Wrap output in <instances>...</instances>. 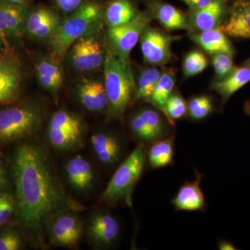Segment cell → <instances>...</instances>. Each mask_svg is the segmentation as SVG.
<instances>
[{
  "instance_id": "obj_1",
  "label": "cell",
  "mask_w": 250,
  "mask_h": 250,
  "mask_svg": "<svg viewBox=\"0 0 250 250\" xmlns=\"http://www.w3.org/2000/svg\"><path fill=\"white\" fill-rule=\"evenodd\" d=\"M16 216L24 229L37 231L51 215L67 205L42 152L32 145H21L12 159Z\"/></svg>"
},
{
  "instance_id": "obj_2",
  "label": "cell",
  "mask_w": 250,
  "mask_h": 250,
  "mask_svg": "<svg viewBox=\"0 0 250 250\" xmlns=\"http://www.w3.org/2000/svg\"><path fill=\"white\" fill-rule=\"evenodd\" d=\"M103 17L101 8L95 3L83 4L61 22L53 35L49 39V46L55 57L62 59L74 42L96 29Z\"/></svg>"
},
{
  "instance_id": "obj_3",
  "label": "cell",
  "mask_w": 250,
  "mask_h": 250,
  "mask_svg": "<svg viewBox=\"0 0 250 250\" xmlns=\"http://www.w3.org/2000/svg\"><path fill=\"white\" fill-rule=\"evenodd\" d=\"M104 88L108 98L110 116L121 118L129 106L134 90L129 64L108 50L104 62Z\"/></svg>"
},
{
  "instance_id": "obj_4",
  "label": "cell",
  "mask_w": 250,
  "mask_h": 250,
  "mask_svg": "<svg viewBox=\"0 0 250 250\" xmlns=\"http://www.w3.org/2000/svg\"><path fill=\"white\" fill-rule=\"evenodd\" d=\"M145 161L144 148L139 145L117 169L102 195L103 201L111 205L125 201L131 205V193L142 174Z\"/></svg>"
},
{
  "instance_id": "obj_5",
  "label": "cell",
  "mask_w": 250,
  "mask_h": 250,
  "mask_svg": "<svg viewBox=\"0 0 250 250\" xmlns=\"http://www.w3.org/2000/svg\"><path fill=\"white\" fill-rule=\"evenodd\" d=\"M41 121V111L34 105L22 104L0 110V146L31 136Z\"/></svg>"
},
{
  "instance_id": "obj_6",
  "label": "cell",
  "mask_w": 250,
  "mask_h": 250,
  "mask_svg": "<svg viewBox=\"0 0 250 250\" xmlns=\"http://www.w3.org/2000/svg\"><path fill=\"white\" fill-rule=\"evenodd\" d=\"M24 73L19 59L9 52L0 57V106L16 103L21 97Z\"/></svg>"
},
{
  "instance_id": "obj_7",
  "label": "cell",
  "mask_w": 250,
  "mask_h": 250,
  "mask_svg": "<svg viewBox=\"0 0 250 250\" xmlns=\"http://www.w3.org/2000/svg\"><path fill=\"white\" fill-rule=\"evenodd\" d=\"M149 22L147 16L138 14L131 22L108 29V39L112 51L126 63L129 64L130 53L139 42Z\"/></svg>"
},
{
  "instance_id": "obj_8",
  "label": "cell",
  "mask_w": 250,
  "mask_h": 250,
  "mask_svg": "<svg viewBox=\"0 0 250 250\" xmlns=\"http://www.w3.org/2000/svg\"><path fill=\"white\" fill-rule=\"evenodd\" d=\"M88 35L80 38L70 48L72 65L80 72L93 71L104 62L100 42L94 36Z\"/></svg>"
},
{
  "instance_id": "obj_9",
  "label": "cell",
  "mask_w": 250,
  "mask_h": 250,
  "mask_svg": "<svg viewBox=\"0 0 250 250\" xmlns=\"http://www.w3.org/2000/svg\"><path fill=\"white\" fill-rule=\"evenodd\" d=\"M145 61L153 65H163L171 57L170 46L174 38L151 28H146L140 38Z\"/></svg>"
},
{
  "instance_id": "obj_10",
  "label": "cell",
  "mask_w": 250,
  "mask_h": 250,
  "mask_svg": "<svg viewBox=\"0 0 250 250\" xmlns=\"http://www.w3.org/2000/svg\"><path fill=\"white\" fill-rule=\"evenodd\" d=\"M82 225L76 215L62 213L54 219L50 228L52 241L59 246H74L80 241Z\"/></svg>"
},
{
  "instance_id": "obj_11",
  "label": "cell",
  "mask_w": 250,
  "mask_h": 250,
  "mask_svg": "<svg viewBox=\"0 0 250 250\" xmlns=\"http://www.w3.org/2000/svg\"><path fill=\"white\" fill-rule=\"evenodd\" d=\"M58 15L47 8H38L28 14L24 33L34 39H49L60 24Z\"/></svg>"
},
{
  "instance_id": "obj_12",
  "label": "cell",
  "mask_w": 250,
  "mask_h": 250,
  "mask_svg": "<svg viewBox=\"0 0 250 250\" xmlns=\"http://www.w3.org/2000/svg\"><path fill=\"white\" fill-rule=\"evenodd\" d=\"M120 232L118 220L108 213H100L90 220L88 235L90 241L98 246H110Z\"/></svg>"
},
{
  "instance_id": "obj_13",
  "label": "cell",
  "mask_w": 250,
  "mask_h": 250,
  "mask_svg": "<svg viewBox=\"0 0 250 250\" xmlns=\"http://www.w3.org/2000/svg\"><path fill=\"white\" fill-rule=\"evenodd\" d=\"M203 174L197 173V178L181 187L172 204L177 210L194 211L201 210L205 206V197L200 184Z\"/></svg>"
},
{
  "instance_id": "obj_14",
  "label": "cell",
  "mask_w": 250,
  "mask_h": 250,
  "mask_svg": "<svg viewBox=\"0 0 250 250\" xmlns=\"http://www.w3.org/2000/svg\"><path fill=\"white\" fill-rule=\"evenodd\" d=\"M220 29L231 37L250 39V1L237 4Z\"/></svg>"
},
{
  "instance_id": "obj_15",
  "label": "cell",
  "mask_w": 250,
  "mask_h": 250,
  "mask_svg": "<svg viewBox=\"0 0 250 250\" xmlns=\"http://www.w3.org/2000/svg\"><path fill=\"white\" fill-rule=\"evenodd\" d=\"M36 71L39 84L56 96L63 82V74L58 62L53 59H41L36 64Z\"/></svg>"
},
{
  "instance_id": "obj_16",
  "label": "cell",
  "mask_w": 250,
  "mask_h": 250,
  "mask_svg": "<svg viewBox=\"0 0 250 250\" xmlns=\"http://www.w3.org/2000/svg\"><path fill=\"white\" fill-rule=\"evenodd\" d=\"M78 96L82 104L88 111L100 112L108 107L107 95L102 82L85 81L79 88Z\"/></svg>"
},
{
  "instance_id": "obj_17",
  "label": "cell",
  "mask_w": 250,
  "mask_h": 250,
  "mask_svg": "<svg viewBox=\"0 0 250 250\" xmlns=\"http://www.w3.org/2000/svg\"><path fill=\"white\" fill-rule=\"evenodd\" d=\"M250 82V67H235L229 74L213 83V89L220 95L224 103Z\"/></svg>"
},
{
  "instance_id": "obj_18",
  "label": "cell",
  "mask_w": 250,
  "mask_h": 250,
  "mask_svg": "<svg viewBox=\"0 0 250 250\" xmlns=\"http://www.w3.org/2000/svg\"><path fill=\"white\" fill-rule=\"evenodd\" d=\"M192 39L208 53L214 54L223 52L232 55L234 53L232 45L220 28L200 31L199 34H194Z\"/></svg>"
},
{
  "instance_id": "obj_19",
  "label": "cell",
  "mask_w": 250,
  "mask_h": 250,
  "mask_svg": "<svg viewBox=\"0 0 250 250\" xmlns=\"http://www.w3.org/2000/svg\"><path fill=\"white\" fill-rule=\"evenodd\" d=\"M90 141L94 152L103 164L109 165L118 160L121 146L116 138L100 133L93 135Z\"/></svg>"
},
{
  "instance_id": "obj_20",
  "label": "cell",
  "mask_w": 250,
  "mask_h": 250,
  "mask_svg": "<svg viewBox=\"0 0 250 250\" xmlns=\"http://www.w3.org/2000/svg\"><path fill=\"white\" fill-rule=\"evenodd\" d=\"M66 172L70 184L75 188L83 190L91 186L93 170L89 163L82 156H76L69 161Z\"/></svg>"
},
{
  "instance_id": "obj_21",
  "label": "cell",
  "mask_w": 250,
  "mask_h": 250,
  "mask_svg": "<svg viewBox=\"0 0 250 250\" xmlns=\"http://www.w3.org/2000/svg\"><path fill=\"white\" fill-rule=\"evenodd\" d=\"M4 1L5 16L10 41H19L24 34L28 16L26 5L10 4Z\"/></svg>"
},
{
  "instance_id": "obj_22",
  "label": "cell",
  "mask_w": 250,
  "mask_h": 250,
  "mask_svg": "<svg viewBox=\"0 0 250 250\" xmlns=\"http://www.w3.org/2000/svg\"><path fill=\"white\" fill-rule=\"evenodd\" d=\"M223 14L221 1L215 0L207 6L196 9L192 16V24L197 30H210L218 27Z\"/></svg>"
},
{
  "instance_id": "obj_23",
  "label": "cell",
  "mask_w": 250,
  "mask_h": 250,
  "mask_svg": "<svg viewBox=\"0 0 250 250\" xmlns=\"http://www.w3.org/2000/svg\"><path fill=\"white\" fill-rule=\"evenodd\" d=\"M139 14L129 0H115L108 5L105 18L109 28L131 22Z\"/></svg>"
},
{
  "instance_id": "obj_24",
  "label": "cell",
  "mask_w": 250,
  "mask_h": 250,
  "mask_svg": "<svg viewBox=\"0 0 250 250\" xmlns=\"http://www.w3.org/2000/svg\"><path fill=\"white\" fill-rule=\"evenodd\" d=\"M175 85V77L172 72H166L162 73L159 82L156 83L155 88L153 90L149 102L154 107L162 111V113L167 118V100L172 95Z\"/></svg>"
},
{
  "instance_id": "obj_25",
  "label": "cell",
  "mask_w": 250,
  "mask_h": 250,
  "mask_svg": "<svg viewBox=\"0 0 250 250\" xmlns=\"http://www.w3.org/2000/svg\"><path fill=\"white\" fill-rule=\"evenodd\" d=\"M172 139L156 141L152 145L148 154L149 164L153 168H159L169 165L173 158Z\"/></svg>"
},
{
  "instance_id": "obj_26",
  "label": "cell",
  "mask_w": 250,
  "mask_h": 250,
  "mask_svg": "<svg viewBox=\"0 0 250 250\" xmlns=\"http://www.w3.org/2000/svg\"><path fill=\"white\" fill-rule=\"evenodd\" d=\"M156 17L166 29L174 30L187 27V19L184 15L172 5L163 4L159 6Z\"/></svg>"
},
{
  "instance_id": "obj_27",
  "label": "cell",
  "mask_w": 250,
  "mask_h": 250,
  "mask_svg": "<svg viewBox=\"0 0 250 250\" xmlns=\"http://www.w3.org/2000/svg\"><path fill=\"white\" fill-rule=\"evenodd\" d=\"M162 75L156 68H148L143 70L140 75L136 88V97L138 100L149 101L156 83Z\"/></svg>"
},
{
  "instance_id": "obj_28",
  "label": "cell",
  "mask_w": 250,
  "mask_h": 250,
  "mask_svg": "<svg viewBox=\"0 0 250 250\" xmlns=\"http://www.w3.org/2000/svg\"><path fill=\"white\" fill-rule=\"evenodd\" d=\"M80 131L48 128L49 142L57 149H67L74 147L80 141Z\"/></svg>"
},
{
  "instance_id": "obj_29",
  "label": "cell",
  "mask_w": 250,
  "mask_h": 250,
  "mask_svg": "<svg viewBox=\"0 0 250 250\" xmlns=\"http://www.w3.org/2000/svg\"><path fill=\"white\" fill-rule=\"evenodd\" d=\"M208 62L205 54L200 51H192L186 56L184 60V76L190 77L201 73L207 68Z\"/></svg>"
},
{
  "instance_id": "obj_30",
  "label": "cell",
  "mask_w": 250,
  "mask_h": 250,
  "mask_svg": "<svg viewBox=\"0 0 250 250\" xmlns=\"http://www.w3.org/2000/svg\"><path fill=\"white\" fill-rule=\"evenodd\" d=\"M16 213L15 194L7 188L0 189V228L7 224Z\"/></svg>"
},
{
  "instance_id": "obj_31",
  "label": "cell",
  "mask_w": 250,
  "mask_h": 250,
  "mask_svg": "<svg viewBox=\"0 0 250 250\" xmlns=\"http://www.w3.org/2000/svg\"><path fill=\"white\" fill-rule=\"evenodd\" d=\"M49 128H57L82 131V124L78 118L68 112L59 111L54 113L49 122Z\"/></svg>"
},
{
  "instance_id": "obj_32",
  "label": "cell",
  "mask_w": 250,
  "mask_h": 250,
  "mask_svg": "<svg viewBox=\"0 0 250 250\" xmlns=\"http://www.w3.org/2000/svg\"><path fill=\"white\" fill-rule=\"evenodd\" d=\"M213 108L211 99L206 95L195 97L188 104V113L192 118L201 120L206 118Z\"/></svg>"
},
{
  "instance_id": "obj_33",
  "label": "cell",
  "mask_w": 250,
  "mask_h": 250,
  "mask_svg": "<svg viewBox=\"0 0 250 250\" xmlns=\"http://www.w3.org/2000/svg\"><path fill=\"white\" fill-rule=\"evenodd\" d=\"M22 246L21 233L12 227L0 229V250H18Z\"/></svg>"
},
{
  "instance_id": "obj_34",
  "label": "cell",
  "mask_w": 250,
  "mask_h": 250,
  "mask_svg": "<svg viewBox=\"0 0 250 250\" xmlns=\"http://www.w3.org/2000/svg\"><path fill=\"white\" fill-rule=\"evenodd\" d=\"M147 125L152 141L159 139L164 131V124L159 113L152 109L140 111Z\"/></svg>"
},
{
  "instance_id": "obj_35",
  "label": "cell",
  "mask_w": 250,
  "mask_h": 250,
  "mask_svg": "<svg viewBox=\"0 0 250 250\" xmlns=\"http://www.w3.org/2000/svg\"><path fill=\"white\" fill-rule=\"evenodd\" d=\"M213 67L218 80H223L234 69L232 54L217 53L213 54Z\"/></svg>"
},
{
  "instance_id": "obj_36",
  "label": "cell",
  "mask_w": 250,
  "mask_h": 250,
  "mask_svg": "<svg viewBox=\"0 0 250 250\" xmlns=\"http://www.w3.org/2000/svg\"><path fill=\"white\" fill-rule=\"evenodd\" d=\"M167 114L168 121L173 124L174 120L179 119L185 115L187 110V103L178 94L171 95L167 100Z\"/></svg>"
},
{
  "instance_id": "obj_37",
  "label": "cell",
  "mask_w": 250,
  "mask_h": 250,
  "mask_svg": "<svg viewBox=\"0 0 250 250\" xmlns=\"http://www.w3.org/2000/svg\"><path fill=\"white\" fill-rule=\"evenodd\" d=\"M130 125L134 134L140 139L146 141H152L147 125L140 112L131 118Z\"/></svg>"
},
{
  "instance_id": "obj_38",
  "label": "cell",
  "mask_w": 250,
  "mask_h": 250,
  "mask_svg": "<svg viewBox=\"0 0 250 250\" xmlns=\"http://www.w3.org/2000/svg\"><path fill=\"white\" fill-rule=\"evenodd\" d=\"M0 40L8 52L11 51L3 0H0Z\"/></svg>"
},
{
  "instance_id": "obj_39",
  "label": "cell",
  "mask_w": 250,
  "mask_h": 250,
  "mask_svg": "<svg viewBox=\"0 0 250 250\" xmlns=\"http://www.w3.org/2000/svg\"><path fill=\"white\" fill-rule=\"evenodd\" d=\"M57 6L65 14L75 12L82 6L83 0H55Z\"/></svg>"
},
{
  "instance_id": "obj_40",
  "label": "cell",
  "mask_w": 250,
  "mask_h": 250,
  "mask_svg": "<svg viewBox=\"0 0 250 250\" xmlns=\"http://www.w3.org/2000/svg\"><path fill=\"white\" fill-rule=\"evenodd\" d=\"M1 158V157H0ZM9 179L4 163L0 159V189L8 188Z\"/></svg>"
},
{
  "instance_id": "obj_41",
  "label": "cell",
  "mask_w": 250,
  "mask_h": 250,
  "mask_svg": "<svg viewBox=\"0 0 250 250\" xmlns=\"http://www.w3.org/2000/svg\"><path fill=\"white\" fill-rule=\"evenodd\" d=\"M183 1L191 6L192 7L198 9L207 6V5L213 2L215 0H183Z\"/></svg>"
},
{
  "instance_id": "obj_42",
  "label": "cell",
  "mask_w": 250,
  "mask_h": 250,
  "mask_svg": "<svg viewBox=\"0 0 250 250\" xmlns=\"http://www.w3.org/2000/svg\"><path fill=\"white\" fill-rule=\"evenodd\" d=\"M218 249L220 250H238L236 247L231 242L226 240H220L218 243Z\"/></svg>"
},
{
  "instance_id": "obj_43",
  "label": "cell",
  "mask_w": 250,
  "mask_h": 250,
  "mask_svg": "<svg viewBox=\"0 0 250 250\" xmlns=\"http://www.w3.org/2000/svg\"><path fill=\"white\" fill-rule=\"evenodd\" d=\"M10 4H16V5H26L27 0H5Z\"/></svg>"
},
{
  "instance_id": "obj_44",
  "label": "cell",
  "mask_w": 250,
  "mask_h": 250,
  "mask_svg": "<svg viewBox=\"0 0 250 250\" xmlns=\"http://www.w3.org/2000/svg\"><path fill=\"white\" fill-rule=\"evenodd\" d=\"M0 52H2L3 53H7V52H9L6 50V48H5L4 46L3 45L2 42H1V40H0ZM10 52H11V51H10ZM3 54H2L0 52V57L2 56Z\"/></svg>"
},
{
  "instance_id": "obj_45",
  "label": "cell",
  "mask_w": 250,
  "mask_h": 250,
  "mask_svg": "<svg viewBox=\"0 0 250 250\" xmlns=\"http://www.w3.org/2000/svg\"><path fill=\"white\" fill-rule=\"evenodd\" d=\"M245 111H246L247 114L250 115V101L246 104Z\"/></svg>"
},
{
  "instance_id": "obj_46",
  "label": "cell",
  "mask_w": 250,
  "mask_h": 250,
  "mask_svg": "<svg viewBox=\"0 0 250 250\" xmlns=\"http://www.w3.org/2000/svg\"><path fill=\"white\" fill-rule=\"evenodd\" d=\"M243 65H246V66L250 67V58L248 59V60L243 63Z\"/></svg>"
},
{
  "instance_id": "obj_47",
  "label": "cell",
  "mask_w": 250,
  "mask_h": 250,
  "mask_svg": "<svg viewBox=\"0 0 250 250\" xmlns=\"http://www.w3.org/2000/svg\"><path fill=\"white\" fill-rule=\"evenodd\" d=\"M2 156H3L2 152H1V151L0 150V157H2Z\"/></svg>"
}]
</instances>
